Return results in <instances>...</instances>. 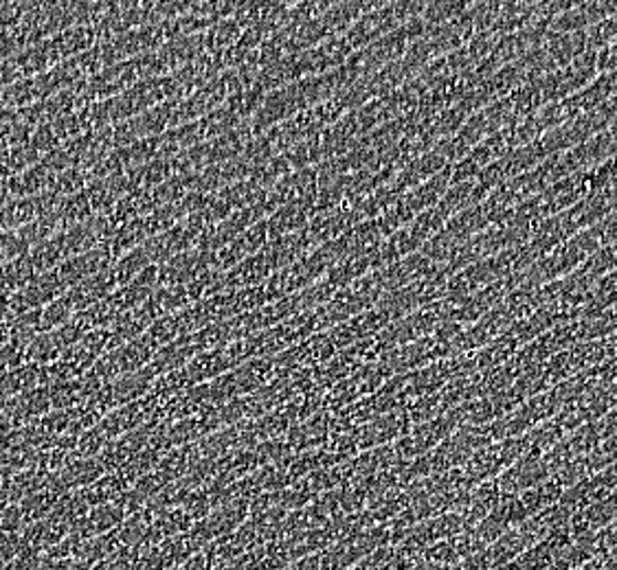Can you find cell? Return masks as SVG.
<instances>
[{
  "label": "cell",
  "instance_id": "cell-3",
  "mask_svg": "<svg viewBox=\"0 0 617 570\" xmlns=\"http://www.w3.org/2000/svg\"><path fill=\"white\" fill-rule=\"evenodd\" d=\"M268 272H270V261H268L266 252H262V255H251L244 264H237L224 279L237 277L240 283H257V281H262Z\"/></svg>",
  "mask_w": 617,
  "mask_h": 570
},
{
  "label": "cell",
  "instance_id": "cell-2",
  "mask_svg": "<svg viewBox=\"0 0 617 570\" xmlns=\"http://www.w3.org/2000/svg\"><path fill=\"white\" fill-rule=\"evenodd\" d=\"M617 42V11L609 13L607 18L598 20L589 29H585V44L587 51H603L609 44Z\"/></svg>",
  "mask_w": 617,
  "mask_h": 570
},
{
  "label": "cell",
  "instance_id": "cell-1",
  "mask_svg": "<svg viewBox=\"0 0 617 570\" xmlns=\"http://www.w3.org/2000/svg\"><path fill=\"white\" fill-rule=\"evenodd\" d=\"M598 53L596 51H585L583 55H578L576 60H572L565 66L554 68L552 73L543 75L539 82L541 95L545 106L561 101L578 90H583L585 86H589L596 77H598Z\"/></svg>",
  "mask_w": 617,
  "mask_h": 570
}]
</instances>
